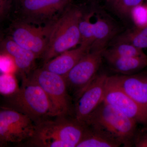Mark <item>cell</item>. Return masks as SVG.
<instances>
[{
  "label": "cell",
  "instance_id": "cell-18",
  "mask_svg": "<svg viewBox=\"0 0 147 147\" xmlns=\"http://www.w3.org/2000/svg\"><path fill=\"white\" fill-rule=\"evenodd\" d=\"M118 43H129L142 50L147 48V26L128 30L119 36L114 44Z\"/></svg>",
  "mask_w": 147,
  "mask_h": 147
},
{
  "label": "cell",
  "instance_id": "cell-27",
  "mask_svg": "<svg viewBox=\"0 0 147 147\" xmlns=\"http://www.w3.org/2000/svg\"><path fill=\"white\" fill-rule=\"evenodd\" d=\"M117 1V0H106V1L108 4H110V5L113 6Z\"/></svg>",
  "mask_w": 147,
  "mask_h": 147
},
{
  "label": "cell",
  "instance_id": "cell-13",
  "mask_svg": "<svg viewBox=\"0 0 147 147\" xmlns=\"http://www.w3.org/2000/svg\"><path fill=\"white\" fill-rule=\"evenodd\" d=\"M90 51L89 47L79 45L78 47L66 51L53 58L43 64L42 68L65 76Z\"/></svg>",
  "mask_w": 147,
  "mask_h": 147
},
{
  "label": "cell",
  "instance_id": "cell-23",
  "mask_svg": "<svg viewBox=\"0 0 147 147\" xmlns=\"http://www.w3.org/2000/svg\"><path fill=\"white\" fill-rule=\"evenodd\" d=\"M144 0H117L113 7L121 16L129 15L133 7L143 3Z\"/></svg>",
  "mask_w": 147,
  "mask_h": 147
},
{
  "label": "cell",
  "instance_id": "cell-12",
  "mask_svg": "<svg viewBox=\"0 0 147 147\" xmlns=\"http://www.w3.org/2000/svg\"><path fill=\"white\" fill-rule=\"evenodd\" d=\"M110 77L121 89L147 111V74L117 75Z\"/></svg>",
  "mask_w": 147,
  "mask_h": 147
},
{
  "label": "cell",
  "instance_id": "cell-1",
  "mask_svg": "<svg viewBox=\"0 0 147 147\" xmlns=\"http://www.w3.org/2000/svg\"><path fill=\"white\" fill-rule=\"evenodd\" d=\"M68 116H59L36 124L34 134L26 142L38 147H76L86 126Z\"/></svg>",
  "mask_w": 147,
  "mask_h": 147
},
{
  "label": "cell",
  "instance_id": "cell-8",
  "mask_svg": "<svg viewBox=\"0 0 147 147\" xmlns=\"http://www.w3.org/2000/svg\"><path fill=\"white\" fill-rule=\"evenodd\" d=\"M53 21L44 26L38 27L24 21H16L11 26L9 37L18 45L33 53L37 59L42 58L47 48Z\"/></svg>",
  "mask_w": 147,
  "mask_h": 147
},
{
  "label": "cell",
  "instance_id": "cell-4",
  "mask_svg": "<svg viewBox=\"0 0 147 147\" xmlns=\"http://www.w3.org/2000/svg\"><path fill=\"white\" fill-rule=\"evenodd\" d=\"M137 122L102 101L86 121L85 125L99 129L124 147L133 145Z\"/></svg>",
  "mask_w": 147,
  "mask_h": 147
},
{
  "label": "cell",
  "instance_id": "cell-9",
  "mask_svg": "<svg viewBox=\"0 0 147 147\" xmlns=\"http://www.w3.org/2000/svg\"><path fill=\"white\" fill-rule=\"evenodd\" d=\"M71 0H21L23 21L29 24H47L55 20L70 5Z\"/></svg>",
  "mask_w": 147,
  "mask_h": 147
},
{
  "label": "cell",
  "instance_id": "cell-20",
  "mask_svg": "<svg viewBox=\"0 0 147 147\" xmlns=\"http://www.w3.org/2000/svg\"><path fill=\"white\" fill-rule=\"evenodd\" d=\"M145 55L143 50L127 43H116L110 49L105 50L104 56L120 57H129L142 56Z\"/></svg>",
  "mask_w": 147,
  "mask_h": 147
},
{
  "label": "cell",
  "instance_id": "cell-21",
  "mask_svg": "<svg viewBox=\"0 0 147 147\" xmlns=\"http://www.w3.org/2000/svg\"><path fill=\"white\" fill-rule=\"evenodd\" d=\"M18 82L14 74H0V94L8 96L15 93L19 89Z\"/></svg>",
  "mask_w": 147,
  "mask_h": 147
},
{
  "label": "cell",
  "instance_id": "cell-6",
  "mask_svg": "<svg viewBox=\"0 0 147 147\" xmlns=\"http://www.w3.org/2000/svg\"><path fill=\"white\" fill-rule=\"evenodd\" d=\"M35 123L28 116L9 107L0 108V145L26 142Z\"/></svg>",
  "mask_w": 147,
  "mask_h": 147
},
{
  "label": "cell",
  "instance_id": "cell-7",
  "mask_svg": "<svg viewBox=\"0 0 147 147\" xmlns=\"http://www.w3.org/2000/svg\"><path fill=\"white\" fill-rule=\"evenodd\" d=\"M105 50L90 51L64 76L69 93L75 100L98 75Z\"/></svg>",
  "mask_w": 147,
  "mask_h": 147
},
{
  "label": "cell",
  "instance_id": "cell-22",
  "mask_svg": "<svg viewBox=\"0 0 147 147\" xmlns=\"http://www.w3.org/2000/svg\"><path fill=\"white\" fill-rule=\"evenodd\" d=\"M135 27L143 28L147 26V5L140 4L133 7L129 13Z\"/></svg>",
  "mask_w": 147,
  "mask_h": 147
},
{
  "label": "cell",
  "instance_id": "cell-24",
  "mask_svg": "<svg viewBox=\"0 0 147 147\" xmlns=\"http://www.w3.org/2000/svg\"><path fill=\"white\" fill-rule=\"evenodd\" d=\"M16 71L17 67L13 57L7 53L0 54V73L14 74Z\"/></svg>",
  "mask_w": 147,
  "mask_h": 147
},
{
  "label": "cell",
  "instance_id": "cell-19",
  "mask_svg": "<svg viewBox=\"0 0 147 147\" xmlns=\"http://www.w3.org/2000/svg\"><path fill=\"white\" fill-rule=\"evenodd\" d=\"M93 15V12L83 13L79 24L81 37L80 45L89 47L90 50L94 41L93 21H92Z\"/></svg>",
  "mask_w": 147,
  "mask_h": 147
},
{
  "label": "cell",
  "instance_id": "cell-28",
  "mask_svg": "<svg viewBox=\"0 0 147 147\" xmlns=\"http://www.w3.org/2000/svg\"><path fill=\"white\" fill-rule=\"evenodd\" d=\"M21 1V0H12V1H13V3L14 2L15 3L18 4Z\"/></svg>",
  "mask_w": 147,
  "mask_h": 147
},
{
  "label": "cell",
  "instance_id": "cell-26",
  "mask_svg": "<svg viewBox=\"0 0 147 147\" xmlns=\"http://www.w3.org/2000/svg\"><path fill=\"white\" fill-rule=\"evenodd\" d=\"M133 144L135 147H147V130L136 134L134 137Z\"/></svg>",
  "mask_w": 147,
  "mask_h": 147
},
{
  "label": "cell",
  "instance_id": "cell-11",
  "mask_svg": "<svg viewBox=\"0 0 147 147\" xmlns=\"http://www.w3.org/2000/svg\"><path fill=\"white\" fill-rule=\"evenodd\" d=\"M108 76L98 74L94 80L76 100L74 119L85 125L92 113L103 101Z\"/></svg>",
  "mask_w": 147,
  "mask_h": 147
},
{
  "label": "cell",
  "instance_id": "cell-15",
  "mask_svg": "<svg viewBox=\"0 0 147 147\" xmlns=\"http://www.w3.org/2000/svg\"><path fill=\"white\" fill-rule=\"evenodd\" d=\"M93 24L94 41L90 51L105 50L108 42L115 34V26L108 18L99 15Z\"/></svg>",
  "mask_w": 147,
  "mask_h": 147
},
{
  "label": "cell",
  "instance_id": "cell-2",
  "mask_svg": "<svg viewBox=\"0 0 147 147\" xmlns=\"http://www.w3.org/2000/svg\"><path fill=\"white\" fill-rule=\"evenodd\" d=\"M83 14L82 9L70 5L54 20L48 43L42 57L43 64L81 42L79 24Z\"/></svg>",
  "mask_w": 147,
  "mask_h": 147
},
{
  "label": "cell",
  "instance_id": "cell-3",
  "mask_svg": "<svg viewBox=\"0 0 147 147\" xmlns=\"http://www.w3.org/2000/svg\"><path fill=\"white\" fill-rule=\"evenodd\" d=\"M22 78L17 91L7 96L8 107L28 116L35 124L55 117L51 102L42 88L28 76Z\"/></svg>",
  "mask_w": 147,
  "mask_h": 147
},
{
  "label": "cell",
  "instance_id": "cell-29",
  "mask_svg": "<svg viewBox=\"0 0 147 147\" xmlns=\"http://www.w3.org/2000/svg\"><path fill=\"white\" fill-rule=\"evenodd\" d=\"M3 38V36L2 34V33L0 31V42L2 41Z\"/></svg>",
  "mask_w": 147,
  "mask_h": 147
},
{
  "label": "cell",
  "instance_id": "cell-30",
  "mask_svg": "<svg viewBox=\"0 0 147 147\" xmlns=\"http://www.w3.org/2000/svg\"><path fill=\"white\" fill-rule=\"evenodd\" d=\"M0 146H1V145H0Z\"/></svg>",
  "mask_w": 147,
  "mask_h": 147
},
{
  "label": "cell",
  "instance_id": "cell-5",
  "mask_svg": "<svg viewBox=\"0 0 147 147\" xmlns=\"http://www.w3.org/2000/svg\"><path fill=\"white\" fill-rule=\"evenodd\" d=\"M27 76L45 92L51 102L55 117L68 116L71 98L64 76L42 67L35 69Z\"/></svg>",
  "mask_w": 147,
  "mask_h": 147
},
{
  "label": "cell",
  "instance_id": "cell-17",
  "mask_svg": "<svg viewBox=\"0 0 147 147\" xmlns=\"http://www.w3.org/2000/svg\"><path fill=\"white\" fill-rule=\"evenodd\" d=\"M121 145L101 130L86 125L84 135L76 147H118Z\"/></svg>",
  "mask_w": 147,
  "mask_h": 147
},
{
  "label": "cell",
  "instance_id": "cell-25",
  "mask_svg": "<svg viewBox=\"0 0 147 147\" xmlns=\"http://www.w3.org/2000/svg\"><path fill=\"white\" fill-rule=\"evenodd\" d=\"M12 3V0H0V22L6 17Z\"/></svg>",
  "mask_w": 147,
  "mask_h": 147
},
{
  "label": "cell",
  "instance_id": "cell-14",
  "mask_svg": "<svg viewBox=\"0 0 147 147\" xmlns=\"http://www.w3.org/2000/svg\"><path fill=\"white\" fill-rule=\"evenodd\" d=\"M0 50L1 53H7L13 57L17 71L21 72L22 76H27L32 71L36 56L18 45L9 37L3 38L0 42Z\"/></svg>",
  "mask_w": 147,
  "mask_h": 147
},
{
  "label": "cell",
  "instance_id": "cell-10",
  "mask_svg": "<svg viewBox=\"0 0 147 147\" xmlns=\"http://www.w3.org/2000/svg\"><path fill=\"white\" fill-rule=\"evenodd\" d=\"M103 101L137 123L147 124V111L139 106L108 76Z\"/></svg>",
  "mask_w": 147,
  "mask_h": 147
},
{
  "label": "cell",
  "instance_id": "cell-16",
  "mask_svg": "<svg viewBox=\"0 0 147 147\" xmlns=\"http://www.w3.org/2000/svg\"><path fill=\"white\" fill-rule=\"evenodd\" d=\"M109 65L114 71L121 75H131L145 68L147 65L146 55L136 57H120L104 56Z\"/></svg>",
  "mask_w": 147,
  "mask_h": 147
},
{
  "label": "cell",
  "instance_id": "cell-31",
  "mask_svg": "<svg viewBox=\"0 0 147 147\" xmlns=\"http://www.w3.org/2000/svg\"></svg>",
  "mask_w": 147,
  "mask_h": 147
}]
</instances>
